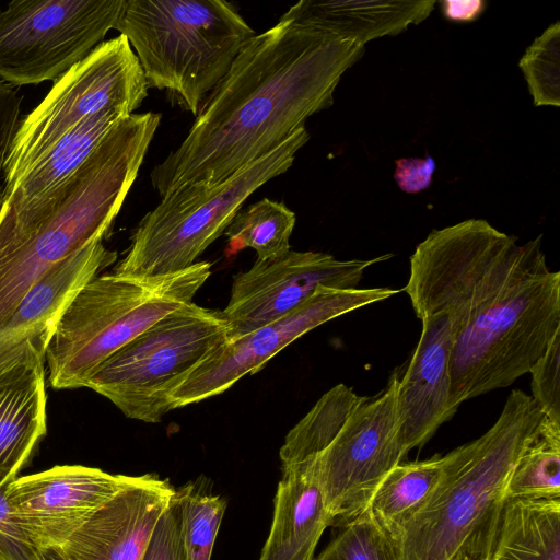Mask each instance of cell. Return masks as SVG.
Masks as SVG:
<instances>
[{"label":"cell","instance_id":"cell-19","mask_svg":"<svg viewBox=\"0 0 560 560\" xmlns=\"http://www.w3.org/2000/svg\"><path fill=\"white\" fill-rule=\"evenodd\" d=\"M273 518L259 560H314L324 530L331 526L315 477L303 466L282 469Z\"/></svg>","mask_w":560,"mask_h":560},{"label":"cell","instance_id":"cell-30","mask_svg":"<svg viewBox=\"0 0 560 560\" xmlns=\"http://www.w3.org/2000/svg\"><path fill=\"white\" fill-rule=\"evenodd\" d=\"M142 560H186L175 494L160 517Z\"/></svg>","mask_w":560,"mask_h":560},{"label":"cell","instance_id":"cell-26","mask_svg":"<svg viewBox=\"0 0 560 560\" xmlns=\"http://www.w3.org/2000/svg\"><path fill=\"white\" fill-rule=\"evenodd\" d=\"M186 560H210L226 502L192 483L176 489Z\"/></svg>","mask_w":560,"mask_h":560},{"label":"cell","instance_id":"cell-2","mask_svg":"<svg viewBox=\"0 0 560 560\" xmlns=\"http://www.w3.org/2000/svg\"><path fill=\"white\" fill-rule=\"evenodd\" d=\"M364 46L280 20L243 46L206 98L188 135L151 172L161 197L214 185L267 155L313 114L328 108Z\"/></svg>","mask_w":560,"mask_h":560},{"label":"cell","instance_id":"cell-33","mask_svg":"<svg viewBox=\"0 0 560 560\" xmlns=\"http://www.w3.org/2000/svg\"><path fill=\"white\" fill-rule=\"evenodd\" d=\"M435 167L430 155L424 159L402 158L396 161L394 177L401 190L416 194L430 186Z\"/></svg>","mask_w":560,"mask_h":560},{"label":"cell","instance_id":"cell-14","mask_svg":"<svg viewBox=\"0 0 560 560\" xmlns=\"http://www.w3.org/2000/svg\"><path fill=\"white\" fill-rule=\"evenodd\" d=\"M136 477L62 465L15 478L4 495L15 523L36 549L60 547Z\"/></svg>","mask_w":560,"mask_h":560},{"label":"cell","instance_id":"cell-31","mask_svg":"<svg viewBox=\"0 0 560 560\" xmlns=\"http://www.w3.org/2000/svg\"><path fill=\"white\" fill-rule=\"evenodd\" d=\"M9 483L0 476V560H36L37 549L28 541L11 514L4 495Z\"/></svg>","mask_w":560,"mask_h":560},{"label":"cell","instance_id":"cell-13","mask_svg":"<svg viewBox=\"0 0 560 560\" xmlns=\"http://www.w3.org/2000/svg\"><path fill=\"white\" fill-rule=\"evenodd\" d=\"M393 254L370 259L339 260L320 252H295L256 260L238 272L222 314L231 340L277 320L311 299L322 288H358L365 269L387 260Z\"/></svg>","mask_w":560,"mask_h":560},{"label":"cell","instance_id":"cell-9","mask_svg":"<svg viewBox=\"0 0 560 560\" xmlns=\"http://www.w3.org/2000/svg\"><path fill=\"white\" fill-rule=\"evenodd\" d=\"M231 341L222 311L191 302L165 315L107 358L86 382L127 418L160 422L172 397L213 351Z\"/></svg>","mask_w":560,"mask_h":560},{"label":"cell","instance_id":"cell-29","mask_svg":"<svg viewBox=\"0 0 560 560\" xmlns=\"http://www.w3.org/2000/svg\"><path fill=\"white\" fill-rule=\"evenodd\" d=\"M528 373L532 398L546 418L560 423V329Z\"/></svg>","mask_w":560,"mask_h":560},{"label":"cell","instance_id":"cell-21","mask_svg":"<svg viewBox=\"0 0 560 560\" xmlns=\"http://www.w3.org/2000/svg\"><path fill=\"white\" fill-rule=\"evenodd\" d=\"M116 259V252L95 241L55 264L30 288L0 330L35 323L56 325L79 291Z\"/></svg>","mask_w":560,"mask_h":560},{"label":"cell","instance_id":"cell-28","mask_svg":"<svg viewBox=\"0 0 560 560\" xmlns=\"http://www.w3.org/2000/svg\"><path fill=\"white\" fill-rule=\"evenodd\" d=\"M314 560H396L388 536L365 510L339 525V532Z\"/></svg>","mask_w":560,"mask_h":560},{"label":"cell","instance_id":"cell-16","mask_svg":"<svg viewBox=\"0 0 560 560\" xmlns=\"http://www.w3.org/2000/svg\"><path fill=\"white\" fill-rule=\"evenodd\" d=\"M175 488L152 474L98 508L61 546L69 560H142Z\"/></svg>","mask_w":560,"mask_h":560},{"label":"cell","instance_id":"cell-35","mask_svg":"<svg viewBox=\"0 0 560 560\" xmlns=\"http://www.w3.org/2000/svg\"><path fill=\"white\" fill-rule=\"evenodd\" d=\"M36 560H69L60 547L37 548Z\"/></svg>","mask_w":560,"mask_h":560},{"label":"cell","instance_id":"cell-25","mask_svg":"<svg viewBox=\"0 0 560 560\" xmlns=\"http://www.w3.org/2000/svg\"><path fill=\"white\" fill-rule=\"evenodd\" d=\"M295 213L283 202L268 198L240 210L224 234L237 247H250L257 260H269L287 254L295 225Z\"/></svg>","mask_w":560,"mask_h":560},{"label":"cell","instance_id":"cell-11","mask_svg":"<svg viewBox=\"0 0 560 560\" xmlns=\"http://www.w3.org/2000/svg\"><path fill=\"white\" fill-rule=\"evenodd\" d=\"M125 0H13L0 11V80L55 82L115 28Z\"/></svg>","mask_w":560,"mask_h":560},{"label":"cell","instance_id":"cell-17","mask_svg":"<svg viewBox=\"0 0 560 560\" xmlns=\"http://www.w3.org/2000/svg\"><path fill=\"white\" fill-rule=\"evenodd\" d=\"M422 331L397 387V412L404 446H422L455 411L451 407L454 330L438 313L421 319Z\"/></svg>","mask_w":560,"mask_h":560},{"label":"cell","instance_id":"cell-23","mask_svg":"<svg viewBox=\"0 0 560 560\" xmlns=\"http://www.w3.org/2000/svg\"><path fill=\"white\" fill-rule=\"evenodd\" d=\"M442 467L443 456L434 455L425 460L399 463L382 479L366 511L388 538L422 505Z\"/></svg>","mask_w":560,"mask_h":560},{"label":"cell","instance_id":"cell-10","mask_svg":"<svg viewBox=\"0 0 560 560\" xmlns=\"http://www.w3.org/2000/svg\"><path fill=\"white\" fill-rule=\"evenodd\" d=\"M148 89L128 39L120 34L104 40L56 80L44 100L21 118L4 164L3 194L68 130L105 109L133 114Z\"/></svg>","mask_w":560,"mask_h":560},{"label":"cell","instance_id":"cell-12","mask_svg":"<svg viewBox=\"0 0 560 560\" xmlns=\"http://www.w3.org/2000/svg\"><path fill=\"white\" fill-rule=\"evenodd\" d=\"M398 292L400 290L382 287L319 288L311 299L285 316L213 351L175 392L173 409L224 393L245 375L259 372L273 355L307 331Z\"/></svg>","mask_w":560,"mask_h":560},{"label":"cell","instance_id":"cell-20","mask_svg":"<svg viewBox=\"0 0 560 560\" xmlns=\"http://www.w3.org/2000/svg\"><path fill=\"white\" fill-rule=\"evenodd\" d=\"M127 116L119 109H105L68 130L4 194L1 211L19 212L66 180Z\"/></svg>","mask_w":560,"mask_h":560},{"label":"cell","instance_id":"cell-32","mask_svg":"<svg viewBox=\"0 0 560 560\" xmlns=\"http://www.w3.org/2000/svg\"><path fill=\"white\" fill-rule=\"evenodd\" d=\"M23 96L16 89L0 80V210L3 205V170L21 120Z\"/></svg>","mask_w":560,"mask_h":560},{"label":"cell","instance_id":"cell-4","mask_svg":"<svg viewBox=\"0 0 560 560\" xmlns=\"http://www.w3.org/2000/svg\"><path fill=\"white\" fill-rule=\"evenodd\" d=\"M544 413L513 389L491 428L443 456L440 478L422 505L389 537L396 560H486L511 472Z\"/></svg>","mask_w":560,"mask_h":560},{"label":"cell","instance_id":"cell-1","mask_svg":"<svg viewBox=\"0 0 560 560\" xmlns=\"http://www.w3.org/2000/svg\"><path fill=\"white\" fill-rule=\"evenodd\" d=\"M542 235L517 245L487 221L433 230L410 257L402 289L416 316L453 325L451 407L504 388L529 372L560 329V272Z\"/></svg>","mask_w":560,"mask_h":560},{"label":"cell","instance_id":"cell-27","mask_svg":"<svg viewBox=\"0 0 560 560\" xmlns=\"http://www.w3.org/2000/svg\"><path fill=\"white\" fill-rule=\"evenodd\" d=\"M535 106L560 105V23L538 36L520 60Z\"/></svg>","mask_w":560,"mask_h":560},{"label":"cell","instance_id":"cell-8","mask_svg":"<svg viewBox=\"0 0 560 560\" xmlns=\"http://www.w3.org/2000/svg\"><path fill=\"white\" fill-rule=\"evenodd\" d=\"M308 138L302 126L273 151L224 180L185 185L161 197V202L138 223L130 247L114 272L158 277L194 265L225 231L245 200L290 168Z\"/></svg>","mask_w":560,"mask_h":560},{"label":"cell","instance_id":"cell-6","mask_svg":"<svg viewBox=\"0 0 560 560\" xmlns=\"http://www.w3.org/2000/svg\"><path fill=\"white\" fill-rule=\"evenodd\" d=\"M115 30L135 49L148 86L195 116L255 35L224 0H125Z\"/></svg>","mask_w":560,"mask_h":560},{"label":"cell","instance_id":"cell-5","mask_svg":"<svg viewBox=\"0 0 560 560\" xmlns=\"http://www.w3.org/2000/svg\"><path fill=\"white\" fill-rule=\"evenodd\" d=\"M398 380L394 372L372 397L345 384L334 386L284 438L282 468L311 471L331 525L363 513L382 479L407 455L397 412Z\"/></svg>","mask_w":560,"mask_h":560},{"label":"cell","instance_id":"cell-24","mask_svg":"<svg viewBox=\"0 0 560 560\" xmlns=\"http://www.w3.org/2000/svg\"><path fill=\"white\" fill-rule=\"evenodd\" d=\"M506 499H560V423L544 416L511 472Z\"/></svg>","mask_w":560,"mask_h":560},{"label":"cell","instance_id":"cell-3","mask_svg":"<svg viewBox=\"0 0 560 560\" xmlns=\"http://www.w3.org/2000/svg\"><path fill=\"white\" fill-rule=\"evenodd\" d=\"M160 121L122 118L66 180L19 212L0 210V327L45 271L109 233Z\"/></svg>","mask_w":560,"mask_h":560},{"label":"cell","instance_id":"cell-7","mask_svg":"<svg viewBox=\"0 0 560 560\" xmlns=\"http://www.w3.org/2000/svg\"><path fill=\"white\" fill-rule=\"evenodd\" d=\"M211 273L197 261L166 276L115 272L84 285L58 319L46 348L49 384L57 389L85 387L93 372L152 324L191 303Z\"/></svg>","mask_w":560,"mask_h":560},{"label":"cell","instance_id":"cell-18","mask_svg":"<svg viewBox=\"0 0 560 560\" xmlns=\"http://www.w3.org/2000/svg\"><path fill=\"white\" fill-rule=\"evenodd\" d=\"M434 0H303L292 5L280 20L317 28L364 46L385 35H397L410 24L427 19Z\"/></svg>","mask_w":560,"mask_h":560},{"label":"cell","instance_id":"cell-22","mask_svg":"<svg viewBox=\"0 0 560 560\" xmlns=\"http://www.w3.org/2000/svg\"><path fill=\"white\" fill-rule=\"evenodd\" d=\"M486 560H560V499H508Z\"/></svg>","mask_w":560,"mask_h":560},{"label":"cell","instance_id":"cell-34","mask_svg":"<svg viewBox=\"0 0 560 560\" xmlns=\"http://www.w3.org/2000/svg\"><path fill=\"white\" fill-rule=\"evenodd\" d=\"M440 4L443 15L456 22L475 21L486 8V2L482 0H444Z\"/></svg>","mask_w":560,"mask_h":560},{"label":"cell","instance_id":"cell-15","mask_svg":"<svg viewBox=\"0 0 560 560\" xmlns=\"http://www.w3.org/2000/svg\"><path fill=\"white\" fill-rule=\"evenodd\" d=\"M56 325L0 330V476L13 481L46 434L45 355Z\"/></svg>","mask_w":560,"mask_h":560}]
</instances>
